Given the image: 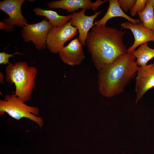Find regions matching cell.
I'll return each instance as SVG.
<instances>
[{"mask_svg": "<svg viewBox=\"0 0 154 154\" xmlns=\"http://www.w3.org/2000/svg\"><path fill=\"white\" fill-rule=\"evenodd\" d=\"M86 10L85 9H83L79 12H74L70 14L71 19L69 21L72 26L77 29L79 32L78 38L83 46L86 44L89 30L95 25L93 23L94 20L102 11L88 16L85 14Z\"/></svg>", "mask_w": 154, "mask_h": 154, "instance_id": "9", "label": "cell"}, {"mask_svg": "<svg viewBox=\"0 0 154 154\" xmlns=\"http://www.w3.org/2000/svg\"><path fill=\"white\" fill-rule=\"evenodd\" d=\"M36 15L45 17L53 26L61 27L66 24L70 20V15L62 16L57 12L50 10H46L40 7H35L33 10Z\"/></svg>", "mask_w": 154, "mask_h": 154, "instance_id": "14", "label": "cell"}, {"mask_svg": "<svg viewBox=\"0 0 154 154\" xmlns=\"http://www.w3.org/2000/svg\"><path fill=\"white\" fill-rule=\"evenodd\" d=\"M124 29H130L134 38L133 44L127 50V52L132 53L138 46L149 41H154V31L145 27L142 23H133L128 21L120 24Z\"/></svg>", "mask_w": 154, "mask_h": 154, "instance_id": "11", "label": "cell"}, {"mask_svg": "<svg viewBox=\"0 0 154 154\" xmlns=\"http://www.w3.org/2000/svg\"><path fill=\"white\" fill-rule=\"evenodd\" d=\"M82 46L78 38H75L64 46L59 52L58 53L60 59L70 66L79 65L85 58Z\"/></svg>", "mask_w": 154, "mask_h": 154, "instance_id": "10", "label": "cell"}, {"mask_svg": "<svg viewBox=\"0 0 154 154\" xmlns=\"http://www.w3.org/2000/svg\"><path fill=\"white\" fill-rule=\"evenodd\" d=\"M52 27L45 18L39 23L26 24L21 31V36L25 42L32 41L38 50L44 49L47 35Z\"/></svg>", "mask_w": 154, "mask_h": 154, "instance_id": "6", "label": "cell"}, {"mask_svg": "<svg viewBox=\"0 0 154 154\" xmlns=\"http://www.w3.org/2000/svg\"><path fill=\"white\" fill-rule=\"evenodd\" d=\"M38 70L25 62H17L8 64L5 69V79L14 84L15 94L23 102L29 101L35 87V79Z\"/></svg>", "mask_w": 154, "mask_h": 154, "instance_id": "3", "label": "cell"}, {"mask_svg": "<svg viewBox=\"0 0 154 154\" xmlns=\"http://www.w3.org/2000/svg\"><path fill=\"white\" fill-rule=\"evenodd\" d=\"M5 113L17 120L25 117L37 123L41 128L44 121L39 115V109L36 107L27 105L15 94L5 95L3 100H0V114Z\"/></svg>", "mask_w": 154, "mask_h": 154, "instance_id": "4", "label": "cell"}, {"mask_svg": "<svg viewBox=\"0 0 154 154\" xmlns=\"http://www.w3.org/2000/svg\"><path fill=\"white\" fill-rule=\"evenodd\" d=\"M136 58L127 52L112 64L98 71L100 93L110 97L123 92L126 86L136 76L138 68Z\"/></svg>", "mask_w": 154, "mask_h": 154, "instance_id": "2", "label": "cell"}, {"mask_svg": "<svg viewBox=\"0 0 154 154\" xmlns=\"http://www.w3.org/2000/svg\"><path fill=\"white\" fill-rule=\"evenodd\" d=\"M137 14L143 26L154 31V0H147L144 9Z\"/></svg>", "mask_w": 154, "mask_h": 154, "instance_id": "15", "label": "cell"}, {"mask_svg": "<svg viewBox=\"0 0 154 154\" xmlns=\"http://www.w3.org/2000/svg\"><path fill=\"white\" fill-rule=\"evenodd\" d=\"M14 54H19L23 55V53L19 52L17 51L12 54H8L5 53L4 51L0 53V64L8 65L10 63L9 62V58L13 57Z\"/></svg>", "mask_w": 154, "mask_h": 154, "instance_id": "19", "label": "cell"}, {"mask_svg": "<svg viewBox=\"0 0 154 154\" xmlns=\"http://www.w3.org/2000/svg\"><path fill=\"white\" fill-rule=\"evenodd\" d=\"M131 53L136 58L138 66H144L154 57V49L149 47L148 42H145L141 44Z\"/></svg>", "mask_w": 154, "mask_h": 154, "instance_id": "16", "label": "cell"}, {"mask_svg": "<svg viewBox=\"0 0 154 154\" xmlns=\"http://www.w3.org/2000/svg\"><path fill=\"white\" fill-rule=\"evenodd\" d=\"M136 0H118L119 5L123 11H130L135 4Z\"/></svg>", "mask_w": 154, "mask_h": 154, "instance_id": "18", "label": "cell"}, {"mask_svg": "<svg viewBox=\"0 0 154 154\" xmlns=\"http://www.w3.org/2000/svg\"><path fill=\"white\" fill-rule=\"evenodd\" d=\"M147 0H136V3L130 11V14L133 17L138 12L142 11L145 9Z\"/></svg>", "mask_w": 154, "mask_h": 154, "instance_id": "17", "label": "cell"}, {"mask_svg": "<svg viewBox=\"0 0 154 154\" xmlns=\"http://www.w3.org/2000/svg\"><path fill=\"white\" fill-rule=\"evenodd\" d=\"M77 31L69 21L61 27L53 26L47 36L46 46L51 52L55 54L59 53L64 43L73 37L78 33Z\"/></svg>", "mask_w": 154, "mask_h": 154, "instance_id": "7", "label": "cell"}, {"mask_svg": "<svg viewBox=\"0 0 154 154\" xmlns=\"http://www.w3.org/2000/svg\"><path fill=\"white\" fill-rule=\"evenodd\" d=\"M135 78V104L149 90L154 87V62L138 66Z\"/></svg>", "mask_w": 154, "mask_h": 154, "instance_id": "8", "label": "cell"}, {"mask_svg": "<svg viewBox=\"0 0 154 154\" xmlns=\"http://www.w3.org/2000/svg\"><path fill=\"white\" fill-rule=\"evenodd\" d=\"M25 0H5L0 2V9L7 14L9 17L4 18L0 22V29H4L7 32L14 31L17 25L23 27L28 22L23 17L21 7Z\"/></svg>", "mask_w": 154, "mask_h": 154, "instance_id": "5", "label": "cell"}, {"mask_svg": "<svg viewBox=\"0 0 154 154\" xmlns=\"http://www.w3.org/2000/svg\"><path fill=\"white\" fill-rule=\"evenodd\" d=\"M106 2V0H100L94 2H92L90 0H60L51 1L48 3L47 5L50 9H61L73 13L80 9H91L92 11H95Z\"/></svg>", "mask_w": 154, "mask_h": 154, "instance_id": "12", "label": "cell"}, {"mask_svg": "<svg viewBox=\"0 0 154 154\" xmlns=\"http://www.w3.org/2000/svg\"><path fill=\"white\" fill-rule=\"evenodd\" d=\"M125 31L106 26L94 25L86 40L88 50L98 71L113 63L127 53L123 40Z\"/></svg>", "mask_w": 154, "mask_h": 154, "instance_id": "1", "label": "cell"}, {"mask_svg": "<svg viewBox=\"0 0 154 154\" xmlns=\"http://www.w3.org/2000/svg\"><path fill=\"white\" fill-rule=\"evenodd\" d=\"M109 5L108 9L104 16L100 20L95 23L97 26H105L110 19L115 17H121L133 23H139V19H135L130 17L126 14L120 7L118 0H109Z\"/></svg>", "mask_w": 154, "mask_h": 154, "instance_id": "13", "label": "cell"}, {"mask_svg": "<svg viewBox=\"0 0 154 154\" xmlns=\"http://www.w3.org/2000/svg\"><path fill=\"white\" fill-rule=\"evenodd\" d=\"M4 76L3 74L2 73L0 72V82L1 84H3V83L4 80Z\"/></svg>", "mask_w": 154, "mask_h": 154, "instance_id": "20", "label": "cell"}]
</instances>
